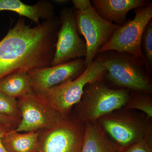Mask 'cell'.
<instances>
[{
  "label": "cell",
  "mask_w": 152,
  "mask_h": 152,
  "mask_svg": "<svg viewBox=\"0 0 152 152\" xmlns=\"http://www.w3.org/2000/svg\"><path fill=\"white\" fill-rule=\"evenodd\" d=\"M60 26L57 17L34 27L20 18L0 41V80L17 71L50 66Z\"/></svg>",
  "instance_id": "cell-1"
},
{
  "label": "cell",
  "mask_w": 152,
  "mask_h": 152,
  "mask_svg": "<svg viewBox=\"0 0 152 152\" xmlns=\"http://www.w3.org/2000/svg\"><path fill=\"white\" fill-rule=\"evenodd\" d=\"M107 78L120 88L152 94L151 69L145 59L126 53H103Z\"/></svg>",
  "instance_id": "cell-2"
},
{
  "label": "cell",
  "mask_w": 152,
  "mask_h": 152,
  "mask_svg": "<svg viewBox=\"0 0 152 152\" xmlns=\"http://www.w3.org/2000/svg\"><path fill=\"white\" fill-rule=\"evenodd\" d=\"M75 20L79 34L87 47L86 68L96 58L99 49L111 39L119 26L104 20L97 13L90 0H73Z\"/></svg>",
  "instance_id": "cell-3"
},
{
  "label": "cell",
  "mask_w": 152,
  "mask_h": 152,
  "mask_svg": "<svg viewBox=\"0 0 152 152\" xmlns=\"http://www.w3.org/2000/svg\"><path fill=\"white\" fill-rule=\"evenodd\" d=\"M130 91L113 89L107 86L104 77L87 85L81 99L77 105V116L82 123H95L115 110L124 107Z\"/></svg>",
  "instance_id": "cell-4"
},
{
  "label": "cell",
  "mask_w": 152,
  "mask_h": 152,
  "mask_svg": "<svg viewBox=\"0 0 152 152\" xmlns=\"http://www.w3.org/2000/svg\"><path fill=\"white\" fill-rule=\"evenodd\" d=\"M106 74L102 57L99 56L76 78L52 88L41 96L63 118H66L74 106L80 102L86 86Z\"/></svg>",
  "instance_id": "cell-5"
},
{
  "label": "cell",
  "mask_w": 152,
  "mask_h": 152,
  "mask_svg": "<svg viewBox=\"0 0 152 152\" xmlns=\"http://www.w3.org/2000/svg\"><path fill=\"white\" fill-rule=\"evenodd\" d=\"M97 122L118 148H124L144 140L151 119L142 112L122 107Z\"/></svg>",
  "instance_id": "cell-6"
},
{
  "label": "cell",
  "mask_w": 152,
  "mask_h": 152,
  "mask_svg": "<svg viewBox=\"0 0 152 152\" xmlns=\"http://www.w3.org/2000/svg\"><path fill=\"white\" fill-rule=\"evenodd\" d=\"M85 124L77 118H64L40 131L37 152H81Z\"/></svg>",
  "instance_id": "cell-7"
},
{
  "label": "cell",
  "mask_w": 152,
  "mask_h": 152,
  "mask_svg": "<svg viewBox=\"0 0 152 152\" xmlns=\"http://www.w3.org/2000/svg\"><path fill=\"white\" fill-rule=\"evenodd\" d=\"M134 18L114 33L110 40L99 51V53L114 51L126 53L145 58L141 48L143 33L152 20V4L135 9Z\"/></svg>",
  "instance_id": "cell-8"
},
{
  "label": "cell",
  "mask_w": 152,
  "mask_h": 152,
  "mask_svg": "<svg viewBox=\"0 0 152 152\" xmlns=\"http://www.w3.org/2000/svg\"><path fill=\"white\" fill-rule=\"evenodd\" d=\"M61 26L57 34L53 58L50 66L85 58L86 42L80 38L74 16L73 7L64 8L60 12Z\"/></svg>",
  "instance_id": "cell-9"
},
{
  "label": "cell",
  "mask_w": 152,
  "mask_h": 152,
  "mask_svg": "<svg viewBox=\"0 0 152 152\" xmlns=\"http://www.w3.org/2000/svg\"><path fill=\"white\" fill-rule=\"evenodd\" d=\"M21 121L17 132H37L50 127L64 118L42 96L32 92L17 100Z\"/></svg>",
  "instance_id": "cell-10"
},
{
  "label": "cell",
  "mask_w": 152,
  "mask_h": 152,
  "mask_svg": "<svg viewBox=\"0 0 152 152\" xmlns=\"http://www.w3.org/2000/svg\"><path fill=\"white\" fill-rule=\"evenodd\" d=\"M84 58L28 72L33 93L43 96L49 90L69 80L76 78L85 70Z\"/></svg>",
  "instance_id": "cell-11"
},
{
  "label": "cell",
  "mask_w": 152,
  "mask_h": 152,
  "mask_svg": "<svg viewBox=\"0 0 152 152\" xmlns=\"http://www.w3.org/2000/svg\"><path fill=\"white\" fill-rule=\"evenodd\" d=\"M93 7L106 21L122 26L126 23L130 11L142 7L150 3L146 0H92Z\"/></svg>",
  "instance_id": "cell-12"
},
{
  "label": "cell",
  "mask_w": 152,
  "mask_h": 152,
  "mask_svg": "<svg viewBox=\"0 0 152 152\" xmlns=\"http://www.w3.org/2000/svg\"><path fill=\"white\" fill-rule=\"evenodd\" d=\"M4 11L16 13L37 25L40 23V19L46 20L56 17L53 6L46 0L39 1L33 5L26 4L20 0H0V12Z\"/></svg>",
  "instance_id": "cell-13"
},
{
  "label": "cell",
  "mask_w": 152,
  "mask_h": 152,
  "mask_svg": "<svg viewBox=\"0 0 152 152\" xmlns=\"http://www.w3.org/2000/svg\"><path fill=\"white\" fill-rule=\"evenodd\" d=\"M118 147L103 130L98 122L85 124L81 152H117Z\"/></svg>",
  "instance_id": "cell-14"
},
{
  "label": "cell",
  "mask_w": 152,
  "mask_h": 152,
  "mask_svg": "<svg viewBox=\"0 0 152 152\" xmlns=\"http://www.w3.org/2000/svg\"><path fill=\"white\" fill-rule=\"evenodd\" d=\"M40 131L21 134L15 129L8 131L1 138L8 152H37Z\"/></svg>",
  "instance_id": "cell-15"
},
{
  "label": "cell",
  "mask_w": 152,
  "mask_h": 152,
  "mask_svg": "<svg viewBox=\"0 0 152 152\" xmlns=\"http://www.w3.org/2000/svg\"><path fill=\"white\" fill-rule=\"evenodd\" d=\"M0 91L16 99L33 92L28 72L17 71L0 80Z\"/></svg>",
  "instance_id": "cell-16"
},
{
  "label": "cell",
  "mask_w": 152,
  "mask_h": 152,
  "mask_svg": "<svg viewBox=\"0 0 152 152\" xmlns=\"http://www.w3.org/2000/svg\"><path fill=\"white\" fill-rule=\"evenodd\" d=\"M151 94L141 92H130L129 99L124 107L140 111L152 119V97Z\"/></svg>",
  "instance_id": "cell-17"
},
{
  "label": "cell",
  "mask_w": 152,
  "mask_h": 152,
  "mask_svg": "<svg viewBox=\"0 0 152 152\" xmlns=\"http://www.w3.org/2000/svg\"><path fill=\"white\" fill-rule=\"evenodd\" d=\"M0 114L21 119V115L16 99L10 98L0 91Z\"/></svg>",
  "instance_id": "cell-18"
},
{
  "label": "cell",
  "mask_w": 152,
  "mask_h": 152,
  "mask_svg": "<svg viewBox=\"0 0 152 152\" xmlns=\"http://www.w3.org/2000/svg\"><path fill=\"white\" fill-rule=\"evenodd\" d=\"M141 48L150 69L152 67V20L144 30L141 39Z\"/></svg>",
  "instance_id": "cell-19"
},
{
  "label": "cell",
  "mask_w": 152,
  "mask_h": 152,
  "mask_svg": "<svg viewBox=\"0 0 152 152\" xmlns=\"http://www.w3.org/2000/svg\"><path fill=\"white\" fill-rule=\"evenodd\" d=\"M151 147L152 144L144 139L129 146L118 148V151L119 152H151Z\"/></svg>",
  "instance_id": "cell-20"
},
{
  "label": "cell",
  "mask_w": 152,
  "mask_h": 152,
  "mask_svg": "<svg viewBox=\"0 0 152 152\" xmlns=\"http://www.w3.org/2000/svg\"><path fill=\"white\" fill-rule=\"evenodd\" d=\"M21 119L15 118L0 114V123L4 124L13 129H15L18 126Z\"/></svg>",
  "instance_id": "cell-21"
},
{
  "label": "cell",
  "mask_w": 152,
  "mask_h": 152,
  "mask_svg": "<svg viewBox=\"0 0 152 152\" xmlns=\"http://www.w3.org/2000/svg\"><path fill=\"white\" fill-rule=\"evenodd\" d=\"M12 129L4 124L0 123V152H8L2 142L1 138L8 131Z\"/></svg>",
  "instance_id": "cell-22"
},
{
  "label": "cell",
  "mask_w": 152,
  "mask_h": 152,
  "mask_svg": "<svg viewBox=\"0 0 152 152\" xmlns=\"http://www.w3.org/2000/svg\"></svg>",
  "instance_id": "cell-23"
}]
</instances>
